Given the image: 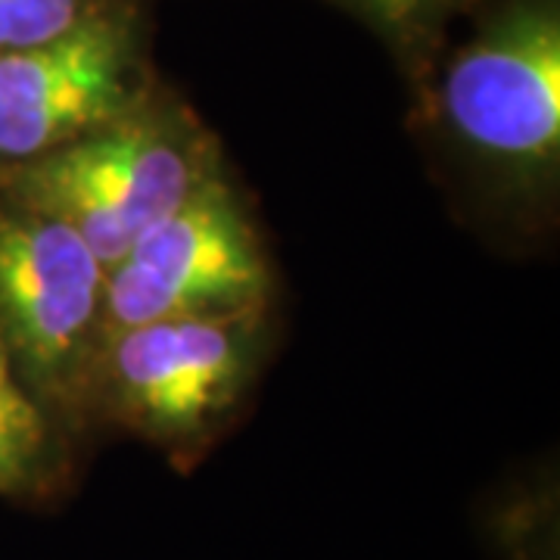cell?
I'll return each mask as SVG.
<instances>
[{
	"label": "cell",
	"instance_id": "cell-1",
	"mask_svg": "<svg viewBox=\"0 0 560 560\" xmlns=\"http://www.w3.org/2000/svg\"><path fill=\"white\" fill-rule=\"evenodd\" d=\"M271 305L138 324L103 340L84 427L109 423L187 470L243 411L271 352Z\"/></svg>",
	"mask_w": 560,
	"mask_h": 560
},
{
	"label": "cell",
	"instance_id": "cell-2",
	"mask_svg": "<svg viewBox=\"0 0 560 560\" xmlns=\"http://www.w3.org/2000/svg\"><path fill=\"white\" fill-rule=\"evenodd\" d=\"M221 168V143L200 116L150 88L101 128L35 160L0 165V184L72 224L109 271Z\"/></svg>",
	"mask_w": 560,
	"mask_h": 560
},
{
	"label": "cell",
	"instance_id": "cell-3",
	"mask_svg": "<svg viewBox=\"0 0 560 560\" xmlns=\"http://www.w3.org/2000/svg\"><path fill=\"white\" fill-rule=\"evenodd\" d=\"M464 160L517 202H545L560 175V7L508 0L455 50L436 88Z\"/></svg>",
	"mask_w": 560,
	"mask_h": 560
},
{
	"label": "cell",
	"instance_id": "cell-4",
	"mask_svg": "<svg viewBox=\"0 0 560 560\" xmlns=\"http://www.w3.org/2000/svg\"><path fill=\"white\" fill-rule=\"evenodd\" d=\"M106 268L60 215L0 184V330L28 393L69 436L103 342Z\"/></svg>",
	"mask_w": 560,
	"mask_h": 560
},
{
	"label": "cell",
	"instance_id": "cell-5",
	"mask_svg": "<svg viewBox=\"0 0 560 560\" xmlns=\"http://www.w3.org/2000/svg\"><path fill=\"white\" fill-rule=\"evenodd\" d=\"M271 302L275 268L265 241L237 184L221 168L106 271L103 340L147 320L224 315Z\"/></svg>",
	"mask_w": 560,
	"mask_h": 560
},
{
	"label": "cell",
	"instance_id": "cell-6",
	"mask_svg": "<svg viewBox=\"0 0 560 560\" xmlns=\"http://www.w3.org/2000/svg\"><path fill=\"white\" fill-rule=\"evenodd\" d=\"M150 88L138 28L113 7L60 38L0 54V165L101 128Z\"/></svg>",
	"mask_w": 560,
	"mask_h": 560
},
{
	"label": "cell",
	"instance_id": "cell-7",
	"mask_svg": "<svg viewBox=\"0 0 560 560\" xmlns=\"http://www.w3.org/2000/svg\"><path fill=\"white\" fill-rule=\"evenodd\" d=\"M72 440L22 383L0 330V495L50 501L72 480Z\"/></svg>",
	"mask_w": 560,
	"mask_h": 560
},
{
	"label": "cell",
	"instance_id": "cell-8",
	"mask_svg": "<svg viewBox=\"0 0 560 560\" xmlns=\"http://www.w3.org/2000/svg\"><path fill=\"white\" fill-rule=\"evenodd\" d=\"M103 10L106 0H0V54L60 38Z\"/></svg>",
	"mask_w": 560,
	"mask_h": 560
},
{
	"label": "cell",
	"instance_id": "cell-9",
	"mask_svg": "<svg viewBox=\"0 0 560 560\" xmlns=\"http://www.w3.org/2000/svg\"><path fill=\"white\" fill-rule=\"evenodd\" d=\"M401 50L427 44L448 0H346Z\"/></svg>",
	"mask_w": 560,
	"mask_h": 560
}]
</instances>
